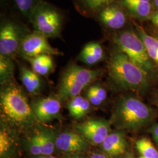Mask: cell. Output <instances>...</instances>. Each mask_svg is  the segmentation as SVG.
Masks as SVG:
<instances>
[{"label":"cell","mask_w":158,"mask_h":158,"mask_svg":"<svg viewBox=\"0 0 158 158\" xmlns=\"http://www.w3.org/2000/svg\"><path fill=\"white\" fill-rule=\"evenodd\" d=\"M1 115L11 124L19 127H28L38 121L22 90L10 85L1 92Z\"/></svg>","instance_id":"1"},{"label":"cell","mask_w":158,"mask_h":158,"mask_svg":"<svg viewBox=\"0 0 158 158\" xmlns=\"http://www.w3.org/2000/svg\"><path fill=\"white\" fill-rule=\"evenodd\" d=\"M108 69L110 79L120 89L139 90L147 85L148 74L121 51L111 56Z\"/></svg>","instance_id":"2"},{"label":"cell","mask_w":158,"mask_h":158,"mask_svg":"<svg viewBox=\"0 0 158 158\" xmlns=\"http://www.w3.org/2000/svg\"><path fill=\"white\" fill-rule=\"evenodd\" d=\"M153 118L152 109L134 97L121 98L114 108L112 120L120 130L136 131L148 124Z\"/></svg>","instance_id":"3"},{"label":"cell","mask_w":158,"mask_h":158,"mask_svg":"<svg viewBox=\"0 0 158 158\" xmlns=\"http://www.w3.org/2000/svg\"><path fill=\"white\" fill-rule=\"evenodd\" d=\"M100 74L98 70L83 68L76 64L69 65L64 69L58 87V97L66 100L79 96L87 85Z\"/></svg>","instance_id":"4"},{"label":"cell","mask_w":158,"mask_h":158,"mask_svg":"<svg viewBox=\"0 0 158 158\" xmlns=\"http://www.w3.org/2000/svg\"><path fill=\"white\" fill-rule=\"evenodd\" d=\"M115 43L119 51L124 53L147 73L154 72L152 61L143 42L137 33L130 30L123 31L115 36Z\"/></svg>","instance_id":"5"},{"label":"cell","mask_w":158,"mask_h":158,"mask_svg":"<svg viewBox=\"0 0 158 158\" xmlns=\"http://www.w3.org/2000/svg\"><path fill=\"white\" fill-rule=\"evenodd\" d=\"M29 18L35 31L46 37L57 38L60 36L62 17L58 10L50 4L39 1Z\"/></svg>","instance_id":"6"},{"label":"cell","mask_w":158,"mask_h":158,"mask_svg":"<svg viewBox=\"0 0 158 158\" xmlns=\"http://www.w3.org/2000/svg\"><path fill=\"white\" fill-rule=\"evenodd\" d=\"M48 38L37 31L25 35L20 44L18 52L26 58L41 55H59L61 52L49 44Z\"/></svg>","instance_id":"7"},{"label":"cell","mask_w":158,"mask_h":158,"mask_svg":"<svg viewBox=\"0 0 158 158\" xmlns=\"http://www.w3.org/2000/svg\"><path fill=\"white\" fill-rule=\"evenodd\" d=\"M24 35H22L20 27L11 21L3 23L0 30V53L10 57L18 51Z\"/></svg>","instance_id":"8"},{"label":"cell","mask_w":158,"mask_h":158,"mask_svg":"<svg viewBox=\"0 0 158 158\" xmlns=\"http://www.w3.org/2000/svg\"><path fill=\"white\" fill-rule=\"evenodd\" d=\"M79 134L94 144H102L110 134V127L104 119H89L76 126Z\"/></svg>","instance_id":"9"},{"label":"cell","mask_w":158,"mask_h":158,"mask_svg":"<svg viewBox=\"0 0 158 158\" xmlns=\"http://www.w3.org/2000/svg\"><path fill=\"white\" fill-rule=\"evenodd\" d=\"M31 108L39 121L47 123L59 117L61 105L55 97H48L33 102Z\"/></svg>","instance_id":"10"},{"label":"cell","mask_w":158,"mask_h":158,"mask_svg":"<svg viewBox=\"0 0 158 158\" xmlns=\"http://www.w3.org/2000/svg\"><path fill=\"white\" fill-rule=\"evenodd\" d=\"M56 139L49 132L43 131L35 134L29 140V149L36 156L51 155L56 147Z\"/></svg>","instance_id":"11"},{"label":"cell","mask_w":158,"mask_h":158,"mask_svg":"<svg viewBox=\"0 0 158 158\" xmlns=\"http://www.w3.org/2000/svg\"><path fill=\"white\" fill-rule=\"evenodd\" d=\"M55 145L58 149L68 153L82 151L88 147L85 138L74 132L61 133L56 138Z\"/></svg>","instance_id":"12"},{"label":"cell","mask_w":158,"mask_h":158,"mask_svg":"<svg viewBox=\"0 0 158 158\" xmlns=\"http://www.w3.org/2000/svg\"><path fill=\"white\" fill-rule=\"evenodd\" d=\"M99 18L104 26L115 30L122 28L127 23L126 14L117 5H108L103 8Z\"/></svg>","instance_id":"13"},{"label":"cell","mask_w":158,"mask_h":158,"mask_svg":"<svg viewBox=\"0 0 158 158\" xmlns=\"http://www.w3.org/2000/svg\"><path fill=\"white\" fill-rule=\"evenodd\" d=\"M119 4L131 16L140 20L150 18L152 14L151 0H120Z\"/></svg>","instance_id":"14"},{"label":"cell","mask_w":158,"mask_h":158,"mask_svg":"<svg viewBox=\"0 0 158 158\" xmlns=\"http://www.w3.org/2000/svg\"><path fill=\"white\" fill-rule=\"evenodd\" d=\"M102 146L107 154L117 156L124 153L127 149V142L122 132H114L110 133L102 143Z\"/></svg>","instance_id":"15"},{"label":"cell","mask_w":158,"mask_h":158,"mask_svg":"<svg viewBox=\"0 0 158 158\" xmlns=\"http://www.w3.org/2000/svg\"><path fill=\"white\" fill-rule=\"evenodd\" d=\"M104 51L102 45L97 42H90L85 46L78 56V59L85 64L92 65L102 60Z\"/></svg>","instance_id":"16"},{"label":"cell","mask_w":158,"mask_h":158,"mask_svg":"<svg viewBox=\"0 0 158 158\" xmlns=\"http://www.w3.org/2000/svg\"><path fill=\"white\" fill-rule=\"evenodd\" d=\"M136 32L147 48L148 53L158 68V38L148 34L140 25H136Z\"/></svg>","instance_id":"17"},{"label":"cell","mask_w":158,"mask_h":158,"mask_svg":"<svg viewBox=\"0 0 158 158\" xmlns=\"http://www.w3.org/2000/svg\"><path fill=\"white\" fill-rule=\"evenodd\" d=\"M26 59L31 63L32 70L38 75L46 76L53 68V59L49 55H41Z\"/></svg>","instance_id":"18"},{"label":"cell","mask_w":158,"mask_h":158,"mask_svg":"<svg viewBox=\"0 0 158 158\" xmlns=\"http://www.w3.org/2000/svg\"><path fill=\"white\" fill-rule=\"evenodd\" d=\"M21 79L23 85L31 94H36L40 91L41 80L38 74L28 68L23 67L20 69Z\"/></svg>","instance_id":"19"},{"label":"cell","mask_w":158,"mask_h":158,"mask_svg":"<svg viewBox=\"0 0 158 158\" xmlns=\"http://www.w3.org/2000/svg\"><path fill=\"white\" fill-rule=\"evenodd\" d=\"M90 102L89 100L81 96L72 98L68 104V110L70 114L74 118L80 119L84 117L90 110Z\"/></svg>","instance_id":"20"},{"label":"cell","mask_w":158,"mask_h":158,"mask_svg":"<svg viewBox=\"0 0 158 158\" xmlns=\"http://www.w3.org/2000/svg\"><path fill=\"white\" fill-rule=\"evenodd\" d=\"M14 65L10 57L0 55V80L1 83L4 84L11 79Z\"/></svg>","instance_id":"21"},{"label":"cell","mask_w":158,"mask_h":158,"mask_svg":"<svg viewBox=\"0 0 158 158\" xmlns=\"http://www.w3.org/2000/svg\"><path fill=\"white\" fill-rule=\"evenodd\" d=\"M136 147L142 156L145 158H158V151L151 142L143 138L136 142Z\"/></svg>","instance_id":"22"},{"label":"cell","mask_w":158,"mask_h":158,"mask_svg":"<svg viewBox=\"0 0 158 158\" xmlns=\"http://www.w3.org/2000/svg\"><path fill=\"white\" fill-rule=\"evenodd\" d=\"M87 98L91 104L95 106L102 104L107 98V92L98 85L91 86L87 93Z\"/></svg>","instance_id":"23"},{"label":"cell","mask_w":158,"mask_h":158,"mask_svg":"<svg viewBox=\"0 0 158 158\" xmlns=\"http://www.w3.org/2000/svg\"><path fill=\"white\" fill-rule=\"evenodd\" d=\"M14 140L7 130L1 128L0 132V155L4 157L11 149Z\"/></svg>","instance_id":"24"},{"label":"cell","mask_w":158,"mask_h":158,"mask_svg":"<svg viewBox=\"0 0 158 158\" xmlns=\"http://www.w3.org/2000/svg\"><path fill=\"white\" fill-rule=\"evenodd\" d=\"M18 10L25 17L29 18L35 7L38 3V0H15Z\"/></svg>","instance_id":"25"},{"label":"cell","mask_w":158,"mask_h":158,"mask_svg":"<svg viewBox=\"0 0 158 158\" xmlns=\"http://www.w3.org/2000/svg\"><path fill=\"white\" fill-rule=\"evenodd\" d=\"M86 8L90 11H97L108 6L113 0H81Z\"/></svg>","instance_id":"26"},{"label":"cell","mask_w":158,"mask_h":158,"mask_svg":"<svg viewBox=\"0 0 158 158\" xmlns=\"http://www.w3.org/2000/svg\"><path fill=\"white\" fill-rule=\"evenodd\" d=\"M149 132L151 134L153 139L158 145V124L152 126L149 130Z\"/></svg>","instance_id":"27"},{"label":"cell","mask_w":158,"mask_h":158,"mask_svg":"<svg viewBox=\"0 0 158 158\" xmlns=\"http://www.w3.org/2000/svg\"><path fill=\"white\" fill-rule=\"evenodd\" d=\"M150 19L153 24L158 27V11H156L152 14L151 17L150 18Z\"/></svg>","instance_id":"28"},{"label":"cell","mask_w":158,"mask_h":158,"mask_svg":"<svg viewBox=\"0 0 158 158\" xmlns=\"http://www.w3.org/2000/svg\"><path fill=\"white\" fill-rule=\"evenodd\" d=\"M90 158H110L106 154L101 153H94L91 155Z\"/></svg>","instance_id":"29"},{"label":"cell","mask_w":158,"mask_h":158,"mask_svg":"<svg viewBox=\"0 0 158 158\" xmlns=\"http://www.w3.org/2000/svg\"><path fill=\"white\" fill-rule=\"evenodd\" d=\"M153 4V5L155 6L156 11H158V0H154Z\"/></svg>","instance_id":"30"},{"label":"cell","mask_w":158,"mask_h":158,"mask_svg":"<svg viewBox=\"0 0 158 158\" xmlns=\"http://www.w3.org/2000/svg\"><path fill=\"white\" fill-rule=\"evenodd\" d=\"M55 158V157H54V156H51V155H49V156H38V158Z\"/></svg>","instance_id":"31"},{"label":"cell","mask_w":158,"mask_h":158,"mask_svg":"<svg viewBox=\"0 0 158 158\" xmlns=\"http://www.w3.org/2000/svg\"><path fill=\"white\" fill-rule=\"evenodd\" d=\"M64 158H85L81 156H68Z\"/></svg>","instance_id":"32"},{"label":"cell","mask_w":158,"mask_h":158,"mask_svg":"<svg viewBox=\"0 0 158 158\" xmlns=\"http://www.w3.org/2000/svg\"><path fill=\"white\" fill-rule=\"evenodd\" d=\"M155 37H156L157 38H158V30L156 31V32L155 33Z\"/></svg>","instance_id":"33"},{"label":"cell","mask_w":158,"mask_h":158,"mask_svg":"<svg viewBox=\"0 0 158 158\" xmlns=\"http://www.w3.org/2000/svg\"><path fill=\"white\" fill-rule=\"evenodd\" d=\"M157 106H158V97H157Z\"/></svg>","instance_id":"34"},{"label":"cell","mask_w":158,"mask_h":158,"mask_svg":"<svg viewBox=\"0 0 158 158\" xmlns=\"http://www.w3.org/2000/svg\"><path fill=\"white\" fill-rule=\"evenodd\" d=\"M139 158H144V157H143V156H141V157H139Z\"/></svg>","instance_id":"35"},{"label":"cell","mask_w":158,"mask_h":158,"mask_svg":"<svg viewBox=\"0 0 158 158\" xmlns=\"http://www.w3.org/2000/svg\"><path fill=\"white\" fill-rule=\"evenodd\" d=\"M131 158V157H128V158Z\"/></svg>","instance_id":"36"}]
</instances>
